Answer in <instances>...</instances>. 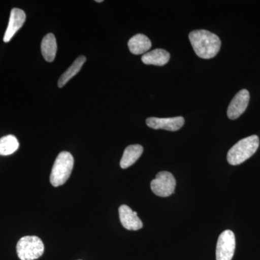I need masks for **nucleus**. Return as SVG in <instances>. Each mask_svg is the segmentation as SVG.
Instances as JSON below:
<instances>
[{
    "instance_id": "nucleus-6",
    "label": "nucleus",
    "mask_w": 260,
    "mask_h": 260,
    "mask_svg": "<svg viewBox=\"0 0 260 260\" xmlns=\"http://www.w3.org/2000/svg\"><path fill=\"white\" fill-rule=\"evenodd\" d=\"M236 249L234 232L226 230L219 236L216 246V260H232Z\"/></svg>"
},
{
    "instance_id": "nucleus-17",
    "label": "nucleus",
    "mask_w": 260,
    "mask_h": 260,
    "mask_svg": "<svg viewBox=\"0 0 260 260\" xmlns=\"http://www.w3.org/2000/svg\"><path fill=\"white\" fill-rule=\"evenodd\" d=\"M96 3H103V0H96Z\"/></svg>"
},
{
    "instance_id": "nucleus-13",
    "label": "nucleus",
    "mask_w": 260,
    "mask_h": 260,
    "mask_svg": "<svg viewBox=\"0 0 260 260\" xmlns=\"http://www.w3.org/2000/svg\"><path fill=\"white\" fill-rule=\"evenodd\" d=\"M143 153V148L140 145H132L126 147L121 159V169H126L131 167L141 156Z\"/></svg>"
},
{
    "instance_id": "nucleus-12",
    "label": "nucleus",
    "mask_w": 260,
    "mask_h": 260,
    "mask_svg": "<svg viewBox=\"0 0 260 260\" xmlns=\"http://www.w3.org/2000/svg\"><path fill=\"white\" fill-rule=\"evenodd\" d=\"M170 54L164 49H157L146 53L142 56V61L145 64L164 66L169 62Z\"/></svg>"
},
{
    "instance_id": "nucleus-7",
    "label": "nucleus",
    "mask_w": 260,
    "mask_h": 260,
    "mask_svg": "<svg viewBox=\"0 0 260 260\" xmlns=\"http://www.w3.org/2000/svg\"><path fill=\"white\" fill-rule=\"evenodd\" d=\"M249 99L250 95L246 89H242L236 94L228 108L227 115L229 119H237L242 115L249 105Z\"/></svg>"
},
{
    "instance_id": "nucleus-15",
    "label": "nucleus",
    "mask_w": 260,
    "mask_h": 260,
    "mask_svg": "<svg viewBox=\"0 0 260 260\" xmlns=\"http://www.w3.org/2000/svg\"><path fill=\"white\" fill-rule=\"evenodd\" d=\"M85 61H86V57L85 56L81 55L78 56L75 59L74 62L73 63V64L61 75L60 78H59V81H58V86L59 88L64 87L69 80H71L75 75L79 73Z\"/></svg>"
},
{
    "instance_id": "nucleus-2",
    "label": "nucleus",
    "mask_w": 260,
    "mask_h": 260,
    "mask_svg": "<svg viewBox=\"0 0 260 260\" xmlns=\"http://www.w3.org/2000/svg\"><path fill=\"white\" fill-rule=\"evenodd\" d=\"M259 145V139L256 135H251L241 140L229 150L228 162L233 166L239 165L256 153Z\"/></svg>"
},
{
    "instance_id": "nucleus-4",
    "label": "nucleus",
    "mask_w": 260,
    "mask_h": 260,
    "mask_svg": "<svg viewBox=\"0 0 260 260\" xmlns=\"http://www.w3.org/2000/svg\"><path fill=\"white\" fill-rule=\"evenodd\" d=\"M16 250L20 260L37 259L44 254V243L36 236H26L18 241Z\"/></svg>"
},
{
    "instance_id": "nucleus-3",
    "label": "nucleus",
    "mask_w": 260,
    "mask_h": 260,
    "mask_svg": "<svg viewBox=\"0 0 260 260\" xmlns=\"http://www.w3.org/2000/svg\"><path fill=\"white\" fill-rule=\"evenodd\" d=\"M74 167V158L69 152L63 151L56 157L51 169L50 182L52 186L63 185L69 179Z\"/></svg>"
},
{
    "instance_id": "nucleus-1",
    "label": "nucleus",
    "mask_w": 260,
    "mask_h": 260,
    "mask_svg": "<svg viewBox=\"0 0 260 260\" xmlns=\"http://www.w3.org/2000/svg\"><path fill=\"white\" fill-rule=\"evenodd\" d=\"M189 39L195 54L203 59L215 57L221 47L220 38L208 30H193L189 34Z\"/></svg>"
},
{
    "instance_id": "nucleus-9",
    "label": "nucleus",
    "mask_w": 260,
    "mask_h": 260,
    "mask_svg": "<svg viewBox=\"0 0 260 260\" xmlns=\"http://www.w3.org/2000/svg\"><path fill=\"white\" fill-rule=\"evenodd\" d=\"M119 219L123 226L129 231H138L143 228V222L127 205H121L119 208Z\"/></svg>"
},
{
    "instance_id": "nucleus-5",
    "label": "nucleus",
    "mask_w": 260,
    "mask_h": 260,
    "mask_svg": "<svg viewBox=\"0 0 260 260\" xmlns=\"http://www.w3.org/2000/svg\"><path fill=\"white\" fill-rule=\"evenodd\" d=\"M150 187L157 196L167 198L174 192L176 179L172 173L160 172L150 183Z\"/></svg>"
},
{
    "instance_id": "nucleus-11",
    "label": "nucleus",
    "mask_w": 260,
    "mask_h": 260,
    "mask_svg": "<svg viewBox=\"0 0 260 260\" xmlns=\"http://www.w3.org/2000/svg\"><path fill=\"white\" fill-rule=\"evenodd\" d=\"M152 44L150 39L144 34H137L129 39L128 47L130 52L135 55L145 54L151 48Z\"/></svg>"
},
{
    "instance_id": "nucleus-16",
    "label": "nucleus",
    "mask_w": 260,
    "mask_h": 260,
    "mask_svg": "<svg viewBox=\"0 0 260 260\" xmlns=\"http://www.w3.org/2000/svg\"><path fill=\"white\" fill-rule=\"evenodd\" d=\"M19 148V142L14 135H9L0 138V155H9Z\"/></svg>"
},
{
    "instance_id": "nucleus-10",
    "label": "nucleus",
    "mask_w": 260,
    "mask_h": 260,
    "mask_svg": "<svg viewBox=\"0 0 260 260\" xmlns=\"http://www.w3.org/2000/svg\"><path fill=\"white\" fill-rule=\"evenodd\" d=\"M26 15L23 10L19 8H13L10 13L9 23L5 31L3 41L5 43L9 42L12 38L18 31L19 29L23 26L25 23Z\"/></svg>"
},
{
    "instance_id": "nucleus-14",
    "label": "nucleus",
    "mask_w": 260,
    "mask_h": 260,
    "mask_svg": "<svg viewBox=\"0 0 260 260\" xmlns=\"http://www.w3.org/2000/svg\"><path fill=\"white\" fill-rule=\"evenodd\" d=\"M42 55L44 59L49 62H52L55 59L56 51H57V44L56 38L54 34H49L43 39L42 45Z\"/></svg>"
},
{
    "instance_id": "nucleus-8",
    "label": "nucleus",
    "mask_w": 260,
    "mask_h": 260,
    "mask_svg": "<svg viewBox=\"0 0 260 260\" xmlns=\"http://www.w3.org/2000/svg\"><path fill=\"white\" fill-rule=\"evenodd\" d=\"M146 124L152 129L175 132L180 129L184 125V119L182 116L172 118L150 117L146 119Z\"/></svg>"
}]
</instances>
